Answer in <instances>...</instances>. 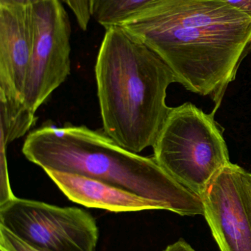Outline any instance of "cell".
Returning <instances> with one entry per match:
<instances>
[{"label":"cell","instance_id":"cell-1","mask_svg":"<svg viewBox=\"0 0 251 251\" xmlns=\"http://www.w3.org/2000/svg\"><path fill=\"white\" fill-rule=\"evenodd\" d=\"M187 91L222 104L251 50V18L219 0H157L121 25Z\"/></svg>","mask_w":251,"mask_h":251},{"label":"cell","instance_id":"cell-2","mask_svg":"<svg viewBox=\"0 0 251 251\" xmlns=\"http://www.w3.org/2000/svg\"><path fill=\"white\" fill-rule=\"evenodd\" d=\"M103 130L124 149L153 147L172 107L167 91L178 82L167 64L122 26L106 29L95 65Z\"/></svg>","mask_w":251,"mask_h":251},{"label":"cell","instance_id":"cell-3","mask_svg":"<svg viewBox=\"0 0 251 251\" xmlns=\"http://www.w3.org/2000/svg\"><path fill=\"white\" fill-rule=\"evenodd\" d=\"M22 153L44 171L97 178L162 203L181 216L203 215L201 198L174 179L154 157L130 151L106 133L85 126L37 128L25 139Z\"/></svg>","mask_w":251,"mask_h":251},{"label":"cell","instance_id":"cell-4","mask_svg":"<svg viewBox=\"0 0 251 251\" xmlns=\"http://www.w3.org/2000/svg\"><path fill=\"white\" fill-rule=\"evenodd\" d=\"M154 159L174 179L197 196L231 163L215 114L190 102L172 107L153 146Z\"/></svg>","mask_w":251,"mask_h":251},{"label":"cell","instance_id":"cell-5","mask_svg":"<svg viewBox=\"0 0 251 251\" xmlns=\"http://www.w3.org/2000/svg\"><path fill=\"white\" fill-rule=\"evenodd\" d=\"M0 226L45 251H95L98 228L88 212L19 199L0 205Z\"/></svg>","mask_w":251,"mask_h":251},{"label":"cell","instance_id":"cell-6","mask_svg":"<svg viewBox=\"0 0 251 251\" xmlns=\"http://www.w3.org/2000/svg\"><path fill=\"white\" fill-rule=\"evenodd\" d=\"M33 42L32 7L0 6L1 139L7 145L34 125L23 103Z\"/></svg>","mask_w":251,"mask_h":251},{"label":"cell","instance_id":"cell-7","mask_svg":"<svg viewBox=\"0 0 251 251\" xmlns=\"http://www.w3.org/2000/svg\"><path fill=\"white\" fill-rule=\"evenodd\" d=\"M34 42L23 94L28 119L35 113L71 72V26L60 0H44L32 7Z\"/></svg>","mask_w":251,"mask_h":251},{"label":"cell","instance_id":"cell-8","mask_svg":"<svg viewBox=\"0 0 251 251\" xmlns=\"http://www.w3.org/2000/svg\"><path fill=\"white\" fill-rule=\"evenodd\" d=\"M246 171L228 164L201 196L203 216L221 251H251V215Z\"/></svg>","mask_w":251,"mask_h":251},{"label":"cell","instance_id":"cell-9","mask_svg":"<svg viewBox=\"0 0 251 251\" xmlns=\"http://www.w3.org/2000/svg\"><path fill=\"white\" fill-rule=\"evenodd\" d=\"M44 171L69 200L86 207L113 212L167 210L162 203L97 178L54 170Z\"/></svg>","mask_w":251,"mask_h":251},{"label":"cell","instance_id":"cell-10","mask_svg":"<svg viewBox=\"0 0 251 251\" xmlns=\"http://www.w3.org/2000/svg\"><path fill=\"white\" fill-rule=\"evenodd\" d=\"M157 0H89L91 18L106 29L121 26Z\"/></svg>","mask_w":251,"mask_h":251},{"label":"cell","instance_id":"cell-11","mask_svg":"<svg viewBox=\"0 0 251 251\" xmlns=\"http://www.w3.org/2000/svg\"><path fill=\"white\" fill-rule=\"evenodd\" d=\"M0 250L1 251H45L30 246L2 226H0Z\"/></svg>","mask_w":251,"mask_h":251},{"label":"cell","instance_id":"cell-12","mask_svg":"<svg viewBox=\"0 0 251 251\" xmlns=\"http://www.w3.org/2000/svg\"><path fill=\"white\" fill-rule=\"evenodd\" d=\"M75 16L81 29L86 30L91 16L89 0H63Z\"/></svg>","mask_w":251,"mask_h":251},{"label":"cell","instance_id":"cell-13","mask_svg":"<svg viewBox=\"0 0 251 251\" xmlns=\"http://www.w3.org/2000/svg\"><path fill=\"white\" fill-rule=\"evenodd\" d=\"M7 145L1 140V190H0V205L6 203L15 197L10 188L7 176V162H6L5 148Z\"/></svg>","mask_w":251,"mask_h":251},{"label":"cell","instance_id":"cell-14","mask_svg":"<svg viewBox=\"0 0 251 251\" xmlns=\"http://www.w3.org/2000/svg\"><path fill=\"white\" fill-rule=\"evenodd\" d=\"M251 18V0H219Z\"/></svg>","mask_w":251,"mask_h":251},{"label":"cell","instance_id":"cell-15","mask_svg":"<svg viewBox=\"0 0 251 251\" xmlns=\"http://www.w3.org/2000/svg\"><path fill=\"white\" fill-rule=\"evenodd\" d=\"M44 0H0L3 7H32Z\"/></svg>","mask_w":251,"mask_h":251},{"label":"cell","instance_id":"cell-16","mask_svg":"<svg viewBox=\"0 0 251 251\" xmlns=\"http://www.w3.org/2000/svg\"><path fill=\"white\" fill-rule=\"evenodd\" d=\"M165 251H195L184 240H179L176 243L168 246Z\"/></svg>","mask_w":251,"mask_h":251},{"label":"cell","instance_id":"cell-17","mask_svg":"<svg viewBox=\"0 0 251 251\" xmlns=\"http://www.w3.org/2000/svg\"><path fill=\"white\" fill-rule=\"evenodd\" d=\"M245 182H246V193H247L249 209H250L251 215V173L246 171V176H245Z\"/></svg>","mask_w":251,"mask_h":251}]
</instances>
